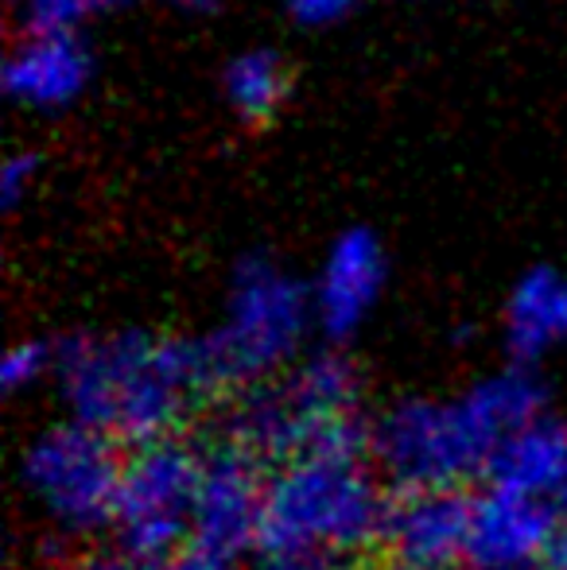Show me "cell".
<instances>
[{"instance_id": "cell-12", "label": "cell", "mask_w": 567, "mask_h": 570, "mask_svg": "<svg viewBox=\"0 0 567 570\" xmlns=\"http://www.w3.org/2000/svg\"><path fill=\"white\" fill-rule=\"evenodd\" d=\"M94 78V55L82 36L23 31L4 62V94L23 109L59 114L75 106Z\"/></svg>"}, {"instance_id": "cell-7", "label": "cell", "mask_w": 567, "mask_h": 570, "mask_svg": "<svg viewBox=\"0 0 567 570\" xmlns=\"http://www.w3.org/2000/svg\"><path fill=\"white\" fill-rule=\"evenodd\" d=\"M125 458L117 443L78 420L43 428L20 454V485L62 535L114 528Z\"/></svg>"}, {"instance_id": "cell-10", "label": "cell", "mask_w": 567, "mask_h": 570, "mask_svg": "<svg viewBox=\"0 0 567 570\" xmlns=\"http://www.w3.org/2000/svg\"><path fill=\"white\" fill-rule=\"evenodd\" d=\"M470 501L475 497H467L462 489L397 497L381 532V548L393 570H451L467 563Z\"/></svg>"}, {"instance_id": "cell-22", "label": "cell", "mask_w": 567, "mask_h": 570, "mask_svg": "<svg viewBox=\"0 0 567 570\" xmlns=\"http://www.w3.org/2000/svg\"><path fill=\"white\" fill-rule=\"evenodd\" d=\"M167 4L175 8V12L183 16H214L226 0H167Z\"/></svg>"}, {"instance_id": "cell-24", "label": "cell", "mask_w": 567, "mask_h": 570, "mask_svg": "<svg viewBox=\"0 0 567 570\" xmlns=\"http://www.w3.org/2000/svg\"><path fill=\"white\" fill-rule=\"evenodd\" d=\"M16 4H28V0H16Z\"/></svg>"}, {"instance_id": "cell-8", "label": "cell", "mask_w": 567, "mask_h": 570, "mask_svg": "<svg viewBox=\"0 0 567 570\" xmlns=\"http://www.w3.org/2000/svg\"><path fill=\"white\" fill-rule=\"evenodd\" d=\"M265 485L261 462L234 443L206 451L203 481L195 497V543L190 548L218 563H234L250 548H261L265 524Z\"/></svg>"}, {"instance_id": "cell-18", "label": "cell", "mask_w": 567, "mask_h": 570, "mask_svg": "<svg viewBox=\"0 0 567 570\" xmlns=\"http://www.w3.org/2000/svg\"><path fill=\"white\" fill-rule=\"evenodd\" d=\"M36 175H39V156H31V151H12L4 159V167H0V198H4L8 210H16L23 203Z\"/></svg>"}, {"instance_id": "cell-2", "label": "cell", "mask_w": 567, "mask_h": 570, "mask_svg": "<svg viewBox=\"0 0 567 570\" xmlns=\"http://www.w3.org/2000/svg\"><path fill=\"white\" fill-rule=\"evenodd\" d=\"M55 376L70 420L133 451L175 439L190 400L206 392L198 345L148 334H70L55 345Z\"/></svg>"}, {"instance_id": "cell-16", "label": "cell", "mask_w": 567, "mask_h": 570, "mask_svg": "<svg viewBox=\"0 0 567 570\" xmlns=\"http://www.w3.org/2000/svg\"><path fill=\"white\" fill-rule=\"evenodd\" d=\"M133 0H28L20 4L23 31H43V36H82V28L98 16L121 12Z\"/></svg>"}, {"instance_id": "cell-19", "label": "cell", "mask_w": 567, "mask_h": 570, "mask_svg": "<svg viewBox=\"0 0 567 570\" xmlns=\"http://www.w3.org/2000/svg\"><path fill=\"white\" fill-rule=\"evenodd\" d=\"M358 0H284L287 16H292L295 28H331V23L346 20L350 12H354Z\"/></svg>"}, {"instance_id": "cell-21", "label": "cell", "mask_w": 567, "mask_h": 570, "mask_svg": "<svg viewBox=\"0 0 567 570\" xmlns=\"http://www.w3.org/2000/svg\"><path fill=\"white\" fill-rule=\"evenodd\" d=\"M82 570H229V563H218V559H211V556H203V551L190 548L164 567H137V563H129V559H94V563H86Z\"/></svg>"}, {"instance_id": "cell-6", "label": "cell", "mask_w": 567, "mask_h": 570, "mask_svg": "<svg viewBox=\"0 0 567 570\" xmlns=\"http://www.w3.org/2000/svg\"><path fill=\"white\" fill-rule=\"evenodd\" d=\"M203 462L206 454L179 435L129 451L114 509V540L121 559L137 567H164L190 551Z\"/></svg>"}, {"instance_id": "cell-20", "label": "cell", "mask_w": 567, "mask_h": 570, "mask_svg": "<svg viewBox=\"0 0 567 570\" xmlns=\"http://www.w3.org/2000/svg\"><path fill=\"white\" fill-rule=\"evenodd\" d=\"M253 570H354L342 556H315V551H287V556H261Z\"/></svg>"}, {"instance_id": "cell-14", "label": "cell", "mask_w": 567, "mask_h": 570, "mask_svg": "<svg viewBox=\"0 0 567 570\" xmlns=\"http://www.w3.org/2000/svg\"><path fill=\"white\" fill-rule=\"evenodd\" d=\"M506 342L521 365L567 345V276L556 268H529L506 303Z\"/></svg>"}, {"instance_id": "cell-3", "label": "cell", "mask_w": 567, "mask_h": 570, "mask_svg": "<svg viewBox=\"0 0 567 570\" xmlns=\"http://www.w3.org/2000/svg\"><path fill=\"white\" fill-rule=\"evenodd\" d=\"M389 504L381 473L365 458L303 454L268 473L261 556L315 551L354 559L381 543Z\"/></svg>"}, {"instance_id": "cell-4", "label": "cell", "mask_w": 567, "mask_h": 570, "mask_svg": "<svg viewBox=\"0 0 567 570\" xmlns=\"http://www.w3.org/2000/svg\"><path fill=\"white\" fill-rule=\"evenodd\" d=\"M315 323L311 287L268 253H250L229 279L226 318L195 338L206 392L257 389L276 376L307 342Z\"/></svg>"}, {"instance_id": "cell-13", "label": "cell", "mask_w": 567, "mask_h": 570, "mask_svg": "<svg viewBox=\"0 0 567 570\" xmlns=\"http://www.w3.org/2000/svg\"><path fill=\"white\" fill-rule=\"evenodd\" d=\"M493 489L529 497V501H567V423L537 415L506 439L486 470Z\"/></svg>"}, {"instance_id": "cell-23", "label": "cell", "mask_w": 567, "mask_h": 570, "mask_svg": "<svg viewBox=\"0 0 567 570\" xmlns=\"http://www.w3.org/2000/svg\"><path fill=\"white\" fill-rule=\"evenodd\" d=\"M545 570H567V517H564L560 532H556V543H553V551H548Z\"/></svg>"}, {"instance_id": "cell-15", "label": "cell", "mask_w": 567, "mask_h": 570, "mask_svg": "<svg viewBox=\"0 0 567 570\" xmlns=\"http://www.w3.org/2000/svg\"><path fill=\"white\" fill-rule=\"evenodd\" d=\"M222 94H226L229 109L245 120V125H261L284 106L287 98V70L281 55L268 47H253L226 62L222 70Z\"/></svg>"}, {"instance_id": "cell-5", "label": "cell", "mask_w": 567, "mask_h": 570, "mask_svg": "<svg viewBox=\"0 0 567 570\" xmlns=\"http://www.w3.org/2000/svg\"><path fill=\"white\" fill-rule=\"evenodd\" d=\"M358 373L342 353H315L281 381L257 384L237 400L226 443L276 465L315 454L334 428L358 420Z\"/></svg>"}, {"instance_id": "cell-9", "label": "cell", "mask_w": 567, "mask_h": 570, "mask_svg": "<svg viewBox=\"0 0 567 570\" xmlns=\"http://www.w3.org/2000/svg\"><path fill=\"white\" fill-rule=\"evenodd\" d=\"M556 504L529 501V497L486 489L470 501V570H537L548 563V551L560 532Z\"/></svg>"}, {"instance_id": "cell-1", "label": "cell", "mask_w": 567, "mask_h": 570, "mask_svg": "<svg viewBox=\"0 0 567 570\" xmlns=\"http://www.w3.org/2000/svg\"><path fill=\"white\" fill-rule=\"evenodd\" d=\"M545 415V389L532 368L514 365L475 381L451 400H397L370 431L378 473L401 493L459 489L486 473L514 431Z\"/></svg>"}, {"instance_id": "cell-11", "label": "cell", "mask_w": 567, "mask_h": 570, "mask_svg": "<svg viewBox=\"0 0 567 570\" xmlns=\"http://www.w3.org/2000/svg\"><path fill=\"white\" fill-rule=\"evenodd\" d=\"M385 248L373 229L354 226L331 240L315 284H311L315 323L326 331V338H350L370 318V311L385 292Z\"/></svg>"}, {"instance_id": "cell-17", "label": "cell", "mask_w": 567, "mask_h": 570, "mask_svg": "<svg viewBox=\"0 0 567 570\" xmlns=\"http://www.w3.org/2000/svg\"><path fill=\"white\" fill-rule=\"evenodd\" d=\"M47 373H55V345L47 342H16L0 361V381L8 392L31 389Z\"/></svg>"}]
</instances>
